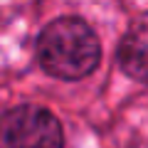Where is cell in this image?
<instances>
[{
	"mask_svg": "<svg viewBox=\"0 0 148 148\" xmlns=\"http://www.w3.org/2000/svg\"><path fill=\"white\" fill-rule=\"evenodd\" d=\"M37 59L49 77L77 82L99 67L101 45L82 17H57L37 37Z\"/></svg>",
	"mask_w": 148,
	"mask_h": 148,
	"instance_id": "1",
	"label": "cell"
},
{
	"mask_svg": "<svg viewBox=\"0 0 148 148\" xmlns=\"http://www.w3.org/2000/svg\"><path fill=\"white\" fill-rule=\"evenodd\" d=\"M0 148H64L62 123L45 106H12L0 119Z\"/></svg>",
	"mask_w": 148,
	"mask_h": 148,
	"instance_id": "2",
	"label": "cell"
},
{
	"mask_svg": "<svg viewBox=\"0 0 148 148\" xmlns=\"http://www.w3.org/2000/svg\"><path fill=\"white\" fill-rule=\"evenodd\" d=\"M119 67L131 79L148 84V22L128 27L119 42Z\"/></svg>",
	"mask_w": 148,
	"mask_h": 148,
	"instance_id": "3",
	"label": "cell"
}]
</instances>
